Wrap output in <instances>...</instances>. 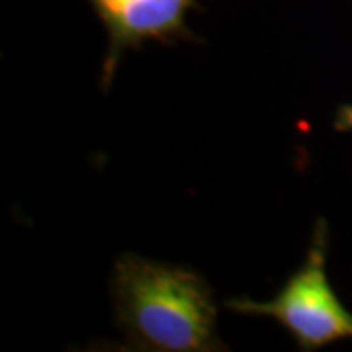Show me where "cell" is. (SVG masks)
Returning a JSON list of instances; mask_svg holds the SVG:
<instances>
[{
	"label": "cell",
	"instance_id": "3957f363",
	"mask_svg": "<svg viewBox=\"0 0 352 352\" xmlns=\"http://www.w3.org/2000/svg\"><path fill=\"white\" fill-rule=\"evenodd\" d=\"M196 2L198 0H90L110 38L102 65V87H110L122 53L129 47H139L147 39L194 41L196 38L186 28V14Z\"/></svg>",
	"mask_w": 352,
	"mask_h": 352
},
{
	"label": "cell",
	"instance_id": "7a4b0ae2",
	"mask_svg": "<svg viewBox=\"0 0 352 352\" xmlns=\"http://www.w3.org/2000/svg\"><path fill=\"white\" fill-rule=\"evenodd\" d=\"M226 307L247 315L276 319L294 335L302 351L352 339V314L340 303L327 278V223L317 221L307 258L268 302L233 298Z\"/></svg>",
	"mask_w": 352,
	"mask_h": 352
},
{
	"label": "cell",
	"instance_id": "6da1fadb",
	"mask_svg": "<svg viewBox=\"0 0 352 352\" xmlns=\"http://www.w3.org/2000/svg\"><path fill=\"white\" fill-rule=\"evenodd\" d=\"M112 296L116 321L129 349L226 351L215 331L214 292L190 268L126 252L113 266Z\"/></svg>",
	"mask_w": 352,
	"mask_h": 352
},
{
	"label": "cell",
	"instance_id": "277c9868",
	"mask_svg": "<svg viewBox=\"0 0 352 352\" xmlns=\"http://www.w3.org/2000/svg\"><path fill=\"white\" fill-rule=\"evenodd\" d=\"M335 127L339 131H351L352 129V104L349 106H340L337 120H335Z\"/></svg>",
	"mask_w": 352,
	"mask_h": 352
}]
</instances>
